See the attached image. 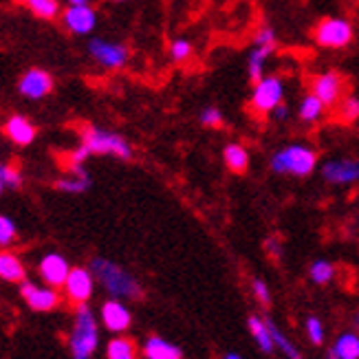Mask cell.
I'll return each instance as SVG.
<instances>
[{
    "instance_id": "cell-37",
    "label": "cell",
    "mask_w": 359,
    "mask_h": 359,
    "mask_svg": "<svg viewBox=\"0 0 359 359\" xmlns=\"http://www.w3.org/2000/svg\"><path fill=\"white\" fill-rule=\"evenodd\" d=\"M264 252L269 254V258H280L283 256V243H280V238L276 236H269L267 241H264Z\"/></svg>"
},
{
    "instance_id": "cell-5",
    "label": "cell",
    "mask_w": 359,
    "mask_h": 359,
    "mask_svg": "<svg viewBox=\"0 0 359 359\" xmlns=\"http://www.w3.org/2000/svg\"><path fill=\"white\" fill-rule=\"evenodd\" d=\"M311 36H313V42L322 46V49H346L355 38V29L353 22L346 18L326 15L313 27Z\"/></svg>"
},
{
    "instance_id": "cell-13",
    "label": "cell",
    "mask_w": 359,
    "mask_h": 359,
    "mask_svg": "<svg viewBox=\"0 0 359 359\" xmlns=\"http://www.w3.org/2000/svg\"><path fill=\"white\" fill-rule=\"evenodd\" d=\"M71 264L69 260L57 254V252H51V254H46L42 256V260L38 262V276L44 285H49L53 289H62L67 283V278L71 273Z\"/></svg>"
},
{
    "instance_id": "cell-2",
    "label": "cell",
    "mask_w": 359,
    "mask_h": 359,
    "mask_svg": "<svg viewBox=\"0 0 359 359\" xmlns=\"http://www.w3.org/2000/svg\"><path fill=\"white\" fill-rule=\"evenodd\" d=\"M318 161H320V154L316 148H311L306 144H289L271 154L269 168L276 175L304 179L316 172Z\"/></svg>"
},
{
    "instance_id": "cell-45",
    "label": "cell",
    "mask_w": 359,
    "mask_h": 359,
    "mask_svg": "<svg viewBox=\"0 0 359 359\" xmlns=\"http://www.w3.org/2000/svg\"><path fill=\"white\" fill-rule=\"evenodd\" d=\"M22 3H27V0H22Z\"/></svg>"
},
{
    "instance_id": "cell-19",
    "label": "cell",
    "mask_w": 359,
    "mask_h": 359,
    "mask_svg": "<svg viewBox=\"0 0 359 359\" xmlns=\"http://www.w3.org/2000/svg\"><path fill=\"white\" fill-rule=\"evenodd\" d=\"M0 280L11 285H22L27 280V267L18 254L0 249Z\"/></svg>"
},
{
    "instance_id": "cell-17",
    "label": "cell",
    "mask_w": 359,
    "mask_h": 359,
    "mask_svg": "<svg viewBox=\"0 0 359 359\" xmlns=\"http://www.w3.org/2000/svg\"><path fill=\"white\" fill-rule=\"evenodd\" d=\"M142 355L144 359H183V351L161 335H150L146 337L144 346H142Z\"/></svg>"
},
{
    "instance_id": "cell-38",
    "label": "cell",
    "mask_w": 359,
    "mask_h": 359,
    "mask_svg": "<svg viewBox=\"0 0 359 359\" xmlns=\"http://www.w3.org/2000/svg\"><path fill=\"white\" fill-rule=\"evenodd\" d=\"M271 119H276V121H285V119H289V106L283 102L280 106H276L273 111H271Z\"/></svg>"
},
{
    "instance_id": "cell-29",
    "label": "cell",
    "mask_w": 359,
    "mask_h": 359,
    "mask_svg": "<svg viewBox=\"0 0 359 359\" xmlns=\"http://www.w3.org/2000/svg\"><path fill=\"white\" fill-rule=\"evenodd\" d=\"M335 117L339 123H355L359 119V97L346 95L337 106H335Z\"/></svg>"
},
{
    "instance_id": "cell-27",
    "label": "cell",
    "mask_w": 359,
    "mask_h": 359,
    "mask_svg": "<svg viewBox=\"0 0 359 359\" xmlns=\"http://www.w3.org/2000/svg\"><path fill=\"white\" fill-rule=\"evenodd\" d=\"M335 276H337V269H335V264L329 262V260H316V262H311V267H309L311 283L320 285V287L333 283Z\"/></svg>"
},
{
    "instance_id": "cell-9",
    "label": "cell",
    "mask_w": 359,
    "mask_h": 359,
    "mask_svg": "<svg viewBox=\"0 0 359 359\" xmlns=\"http://www.w3.org/2000/svg\"><path fill=\"white\" fill-rule=\"evenodd\" d=\"M20 298L31 311H36V313H51V311H55L62 304L65 295H62L60 289H53L44 283L25 280L20 285Z\"/></svg>"
},
{
    "instance_id": "cell-14",
    "label": "cell",
    "mask_w": 359,
    "mask_h": 359,
    "mask_svg": "<svg viewBox=\"0 0 359 359\" xmlns=\"http://www.w3.org/2000/svg\"><path fill=\"white\" fill-rule=\"evenodd\" d=\"M62 25H65L75 36H88L97 27V11L90 5L67 7L65 11H62Z\"/></svg>"
},
{
    "instance_id": "cell-43",
    "label": "cell",
    "mask_w": 359,
    "mask_h": 359,
    "mask_svg": "<svg viewBox=\"0 0 359 359\" xmlns=\"http://www.w3.org/2000/svg\"><path fill=\"white\" fill-rule=\"evenodd\" d=\"M3 192H5V187H3V185H0V194H3Z\"/></svg>"
},
{
    "instance_id": "cell-8",
    "label": "cell",
    "mask_w": 359,
    "mask_h": 359,
    "mask_svg": "<svg viewBox=\"0 0 359 359\" xmlns=\"http://www.w3.org/2000/svg\"><path fill=\"white\" fill-rule=\"evenodd\" d=\"M86 49H88V55L95 60L102 69H108V71H119L126 67L130 60V49L123 42L90 38Z\"/></svg>"
},
{
    "instance_id": "cell-12",
    "label": "cell",
    "mask_w": 359,
    "mask_h": 359,
    "mask_svg": "<svg viewBox=\"0 0 359 359\" xmlns=\"http://www.w3.org/2000/svg\"><path fill=\"white\" fill-rule=\"evenodd\" d=\"M100 320L106 331H111L113 335H123L133 324V311L123 300L108 298L100 309Z\"/></svg>"
},
{
    "instance_id": "cell-25",
    "label": "cell",
    "mask_w": 359,
    "mask_h": 359,
    "mask_svg": "<svg viewBox=\"0 0 359 359\" xmlns=\"http://www.w3.org/2000/svg\"><path fill=\"white\" fill-rule=\"evenodd\" d=\"M324 113H326V106L313 95V93H306V95L300 100L298 117L302 123H316L324 117Z\"/></svg>"
},
{
    "instance_id": "cell-23",
    "label": "cell",
    "mask_w": 359,
    "mask_h": 359,
    "mask_svg": "<svg viewBox=\"0 0 359 359\" xmlns=\"http://www.w3.org/2000/svg\"><path fill=\"white\" fill-rule=\"evenodd\" d=\"M106 359H139V348L133 337L115 335L106 344Z\"/></svg>"
},
{
    "instance_id": "cell-42",
    "label": "cell",
    "mask_w": 359,
    "mask_h": 359,
    "mask_svg": "<svg viewBox=\"0 0 359 359\" xmlns=\"http://www.w3.org/2000/svg\"><path fill=\"white\" fill-rule=\"evenodd\" d=\"M326 359H339V357H337V355H335L333 351H329V355H326Z\"/></svg>"
},
{
    "instance_id": "cell-15",
    "label": "cell",
    "mask_w": 359,
    "mask_h": 359,
    "mask_svg": "<svg viewBox=\"0 0 359 359\" xmlns=\"http://www.w3.org/2000/svg\"><path fill=\"white\" fill-rule=\"evenodd\" d=\"M20 95L27 100H44L53 90V77L51 73H46L44 69H29L18 82Z\"/></svg>"
},
{
    "instance_id": "cell-31",
    "label": "cell",
    "mask_w": 359,
    "mask_h": 359,
    "mask_svg": "<svg viewBox=\"0 0 359 359\" xmlns=\"http://www.w3.org/2000/svg\"><path fill=\"white\" fill-rule=\"evenodd\" d=\"M18 241V225L7 214H0V249H9Z\"/></svg>"
},
{
    "instance_id": "cell-39",
    "label": "cell",
    "mask_w": 359,
    "mask_h": 359,
    "mask_svg": "<svg viewBox=\"0 0 359 359\" xmlns=\"http://www.w3.org/2000/svg\"><path fill=\"white\" fill-rule=\"evenodd\" d=\"M351 326L355 329V333H359V309L353 313V318H351Z\"/></svg>"
},
{
    "instance_id": "cell-16",
    "label": "cell",
    "mask_w": 359,
    "mask_h": 359,
    "mask_svg": "<svg viewBox=\"0 0 359 359\" xmlns=\"http://www.w3.org/2000/svg\"><path fill=\"white\" fill-rule=\"evenodd\" d=\"M322 179L331 185H348L359 181V159H331L322 165Z\"/></svg>"
},
{
    "instance_id": "cell-40",
    "label": "cell",
    "mask_w": 359,
    "mask_h": 359,
    "mask_svg": "<svg viewBox=\"0 0 359 359\" xmlns=\"http://www.w3.org/2000/svg\"><path fill=\"white\" fill-rule=\"evenodd\" d=\"M69 7H82V5H90V0H67Z\"/></svg>"
},
{
    "instance_id": "cell-1",
    "label": "cell",
    "mask_w": 359,
    "mask_h": 359,
    "mask_svg": "<svg viewBox=\"0 0 359 359\" xmlns=\"http://www.w3.org/2000/svg\"><path fill=\"white\" fill-rule=\"evenodd\" d=\"M88 269L95 276L97 285L104 287V291L115 300H123V302H137L144 300V287L142 283L121 264L95 256L88 262Z\"/></svg>"
},
{
    "instance_id": "cell-21",
    "label": "cell",
    "mask_w": 359,
    "mask_h": 359,
    "mask_svg": "<svg viewBox=\"0 0 359 359\" xmlns=\"http://www.w3.org/2000/svg\"><path fill=\"white\" fill-rule=\"evenodd\" d=\"M247 329H249V335L254 337V341H256L258 348H260L264 355L276 353L273 339H271V333H269V326H267V322H264V318L252 316V318L247 320Z\"/></svg>"
},
{
    "instance_id": "cell-4",
    "label": "cell",
    "mask_w": 359,
    "mask_h": 359,
    "mask_svg": "<svg viewBox=\"0 0 359 359\" xmlns=\"http://www.w3.org/2000/svg\"><path fill=\"white\" fill-rule=\"evenodd\" d=\"M82 144L90 150V154H108V157H117L121 161L133 159V146L126 142V137L100 126H84Z\"/></svg>"
},
{
    "instance_id": "cell-28",
    "label": "cell",
    "mask_w": 359,
    "mask_h": 359,
    "mask_svg": "<svg viewBox=\"0 0 359 359\" xmlns=\"http://www.w3.org/2000/svg\"><path fill=\"white\" fill-rule=\"evenodd\" d=\"M27 7L40 20H55L62 15L60 0H27Z\"/></svg>"
},
{
    "instance_id": "cell-20",
    "label": "cell",
    "mask_w": 359,
    "mask_h": 359,
    "mask_svg": "<svg viewBox=\"0 0 359 359\" xmlns=\"http://www.w3.org/2000/svg\"><path fill=\"white\" fill-rule=\"evenodd\" d=\"M90 175L86 172V168H73L69 170L67 177H62L55 181V190L65 192V194H84L86 190H90Z\"/></svg>"
},
{
    "instance_id": "cell-11",
    "label": "cell",
    "mask_w": 359,
    "mask_h": 359,
    "mask_svg": "<svg viewBox=\"0 0 359 359\" xmlns=\"http://www.w3.org/2000/svg\"><path fill=\"white\" fill-rule=\"evenodd\" d=\"M95 283L97 280L88 267H73L65 287H62V295H65V300L71 302L73 306L88 304L93 293H95Z\"/></svg>"
},
{
    "instance_id": "cell-44",
    "label": "cell",
    "mask_w": 359,
    "mask_h": 359,
    "mask_svg": "<svg viewBox=\"0 0 359 359\" xmlns=\"http://www.w3.org/2000/svg\"><path fill=\"white\" fill-rule=\"evenodd\" d=\"M113 3H123V0H113Z\"/></svg>"
},
{
    "instance_id": "cell-30",
    "label": "cell",
    "mask_w": 359,
    "mask_h": 359,
    "mask_svg": "<svg viewBox=\"0 0 359 359\" xmlns=\"http://www.w3.org/2000/svg\"><path fill=\"white\" fill-rule=\"evenodd\" d=\"M168 55L175 65H185V62L194 55V44L185 38H177L168 44Z\"/></svg>"
},
{
    "instance_id": "cell-10",
    "label": "cell",
    "mask_w": 359,
    "mask_h": 359,
    "mask_svg": "<svg viewBox=\"0 0 359 359\" xmlns=\"http://www.w3.org/2000/svg\"><path fill=\"white\" fill-rule=\"evenodd\" d=\"M344 90H346V80L339 71H324L320 75L311 77V90L313 95L326 106V108H335L341 100H344Z\"/></svg>"
},
{
    "instance_id": "cell-34",
    "label": "cell",
    "mask_w": 359,
    "mask_h": 359,
    "mask_svg": "<svg viewBox=\"0 0 359 359\" xmlns=\"http://www.w3.org/2000/svg\"><path fill=\"white\" fill-rule=\"evenodd\" d=\"M306 337L311 339L313 346H322L324 344V324L318 316H309L306 318Z\"/></svg>"
},
{
    "instance_id": "cell-3",
    "label": "cell",
    "mask_w": 359,
    "mask_h": 359,
    "mask_svg": "<svg viewBox=\"0 0 359 359\" xmlns=\"http://www.w3.org/2000/svg\"><path fill=\"white\" fill-rule=\"evenodd\" d=\"M100 346V324L88 304L75 306L73 326L69 333L71 359H93Z\"/></svg>"
},
{
    "instance_id": "cell-35",
    "label": "cell",
    "mask_w": 359,
    "mask_h": 359,
    "mask_svg": "<svg viewBox=\"0 0 359 359\" xmlns=\"http://www.w3.org/2000/svg\"><path fill=\"white\" fill-rule=\"evenodd\" d=\"M252 293H254V298L260 306H271V291H269L264 280H260V278L252 280Z\"/></svg>"
},
{
    "instance_id": "cell-7",
    "label": "cell",
    "mask_w": 359,
    "mask_h": 359,
    "mask_svg": "<svg viewBox=\"0 0 359 359\" xmlns=\"http://www.w3.org/2000/svg\"><path fill=\"white\" fill-rule=\"evenodd\" d=\"M285 102V80L280 75L271 73L260 77L258 82H254L252 97H249V108L256 115H271L276 106Z\"/></svg>"
},
{
    "instance_id": "cell-32",
    "label": "cell",
    "mask_w": 359,
    "mask_h": 359,
    "mask_svg": "<svg viewBox=\"0 0 359 359\" xmlns=\"http://www.w3.org/2000/svg\"><path fill=\"white\" fill-rule=\"evenodd\" d=\"M0 185H3L5 190H18L22 185L20 170L11 163H0Z\"/></svg>"
},
{
    "instance_id": "cell-24",
    "label": "cell",
    "mask_w": 359,
    "mask_h": 359,
    "mask_svg": "<svg viewBox=\"0 0 359 359\" xmlns=\"http://www.w3.org/2000/svg\"><path fill=\"white\" fill-rule=\"evenodd\" d=\"M264 322H267V326H269V333H271V339H273V346H276V351L278 353H283L287 359H304L302 357V353H300V348L293 344V341L283 333V329L269 318V316H264Z\"/></svg>"
},
{
    "instance_id": "cell-18",
    "label": "cell",
    "mask_w": 359,
    "mask_h": 359,
    "mask_svg": "<svg viewBox=\"0 0 359 359\" xmlns=\"http://www.w3.org/2000/svg\"><path fill=\"white\" fill-rule=\"evenodd\" d=\"M5 135L15 146H31L36 139V126L25 115H11L5 123Z\"/></svg>"
},
{
    "instance_id": "cell-22",
    "label": "cell",
    "mask_w": 359,
    "mask_h": 359,
    "mask_svg": "<svg viewBox=\"0 0 359 359\" xmlns=\"http://www.w3.org/2000/svg\"><path fill=\"white\" fill-rule=\"evenodd\" d=\"M223 161L233 175H245L249 170V150L243 144H227L223 148Z\"/></svg>"
},
{
    "instance_id": "cell-33",
    "label": "cell",
    "mask_w": 359,
    "mask_h": 359,
    "mask_svg": "<svg viewBox=\"0 0 359 359\" xmlns=\"http://www.w3.org/2000/svg\"><path fill=\"white\" fill-rule=\"evenodd\" d=\"M198 121H201V126H205V128H221L225 123V115L218 106H205L198 113Z\"/></svg>"
},
{
    "instance_id": "cell-41",
    "label": "cell",
    "mask_w": 359,
    "mask_h": 359,
    "mask_svg": "<svg viewBox=\"0 0 359 359\" xmlns=\"http://www.w3.org/2000/svg\"><path fill=\"white\" fill-rule=\"evenodd\" d=\"M223 359H245V357L238 353H227V355H223Z\"/></svg>"
},
{
    "instance_id": "cell-26",
    "label": "cell",
    "mask_w": 359,
    "mask_h": 359,
    "mask_svg": "<svg viewBox=\"0 0 359 359\" xmlns=\"http://www.w3.org/2000/svg\"><path fill=\"white\" fill-rule=\"evenodd\" d=\"M339 359H359V333L346 331L337 335L335 344L331 348Z\"/></svg>"
},
{
    "instance_id": "cell-36",
    "label": "cell",
    "mask_w": 359,
    "mask_h": 359,
    "mask_svg": "<svg viewBox=\"0 0 359 359\" xmlns=\"http://www.w3.org/2000/svg\"><path fill=\"white\" fill-rule=\"evenodd\" d=\"M88 157H90V150H88L84 144H80V146L73 148V150L67 154V168H69V170H73V168H84V163H86Z\"/></svg>"
},
{
    "instance_id": "cell-6",
    "label": "cell",
    "mask_w": 359,
    "mask_h": 359,
    "mask_svg": "<svg viewBox=\"0 0 359 359\" xmlns=\"http://www.w3.org/2000/svg\"><path fill=\"white\" fill-rule=\"evenodd\" d=\"M276 46H278L276 29L271 25H262L254 36L252 51L247 53V75L252 82H258L260 77H264L267 62L276 53Z\"/></svg>"
}]
</instances>
